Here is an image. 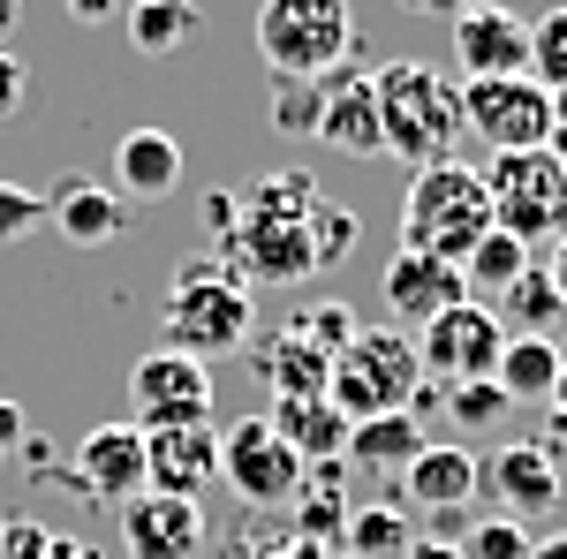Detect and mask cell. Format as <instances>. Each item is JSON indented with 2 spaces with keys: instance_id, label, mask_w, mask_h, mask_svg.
I'll return each mask as SVG.
<instances>
[{
  "instance_id": "1",
  "label": "cell",
  "mask_w": 567,
  "mask_h": 559,
  "mask_svg": "<svg viewBox=\"0 0 567 559\" xmlns=\"http://www.w3.org/2000/svg\"><path fill=\"white\" fill-rule=\"evenodd\" d=\"M310 205H318L310 174H296V167L250 174L235 189V227H227L219 258L243 280H258V288H296L303 272H318V258H310Z\"/></svg>"
},
{
  "instance_id": "2",
  "label": "cell",
  "mask_w": 567,
  "mask_h": 559,
  "mask_svg": "<svg viewBox=\"0 0 567 559\" xmlns=\"http://www.w3.org/2000/svg\"><path fill=\"white\" fill-rule=\"evenodd\" d=\"M371 84H379L386 159H401L409 174L454 159V136H462V84H446V69H432V61H386V69H371Z\"/></svg>"
},
{
  "instance_id": "3",
  "label": "cell",
  "mask_w": 567,
  "mask_h": 559,
  "mask_svg": "<svg viewBox=\"0 0 567 559\" xmlns=\"http://www.w3.org/2000/svg\"><path fill=\"white\" fill-rule=\"evenodd\" d=\"M492 235V197H484V174L462 159H439V167L409 174V197H401V250L439 265H462Z\"/></svg>"
},
{
  "instance_id": "4",
  "label": "cell",
  "mask_w": 567,
  "mask_h": 559,
  "mask_svg": "<svg viewBox=\"0 0 567 559\" xmlns=\"http://www.w3.org/2000/svg\"><path fill=\"white\" fill-rule=\"evenodd\" d=\"M250 325H258V310H250V280L219 258V250L189 258L175 280H167V348L197 355V363H213V355H235V348L250 341Z\"/></svg>"
},
{
  "instance_id": "5",
  "label": "cell",
  "mask_w": 567,
  "mask_h": 559,
  "mask_svg": "<svg viewBox=\"0 0 567 559\" xmlns=\"http://www.w3.org/2000/svg\"><path fill=\"white\" fill-rule=\"evenodd\" d=\"M424 386V363H416V333L401 325H355V341L333 355V379H326V401L349 416V424H371V416H401Z\"/></svg>"
},
{
  "instance_id": "6",
  "label": "cell",
  "mask_w": 567,
  "mask_h": 559,
  "mask_svg": "<svg viewBox=\"0 0 567 559\" xmlns=\"http://www.w3.org/2000/svg\"><path fill=\"white\" fill-rule=\"evenodd\" d=\"M258 53L272 84H318L341 61L363 53L349 0H265L258 8Z\"/></svg>"
},
{
  "instance_id": "7",
  "label": "cell",
  "mask_w": 567,
  "mask_h": 559,
  "mask_svg": "<svg viewBox=\"0 0 567 559\" xmlns=\"http://www.w3.org/2000/svg\"><path fill=\"white\" fill-rule=\"evenodd\" d=\"M484 197H492V227L529 250L567 235V167L553 152H499L484 167Z\"/></svg>"
},
{
  "instance_id": "8",
  "label": "cell",
  "mask_w": 567,
  "mask_h": 559,
  "mask_svg": "<svg viewBox=\"0 0 567 559\" xmlns=\"http://www.w3.org/2000/svg\"><path fill=\"white\" fill-rule=\"evenodd\" d=\"M462 136H484L499 152H545L553 136V91L529 76H477L462 84Z\"/></svg>"
},
{
  "instance_id": "9",
  "label": "cell",
  "mask_w": 567,
  "mask_h": 559,
  "mask_svg": "<svg viewBox=\"0 0 567 559\" xmlns=\"http://www.w3.org/2000/svg\"><path fill=\"white\" fill-rule=\"evenodd\" d=\"M499 348H507V325H499V310H484V302H454V310H439L432 325H416V363H424L432 386L492 379V371H499Z\"/></svg>"
},
{
  "instance_id": "10",
  "label": "cell",
  "mask_w": 567,
  "mask_h": 559,
  "mask_svg": "<svg viewBox=\"0 0 567 559\" xmlns=\"http://www.w3.org/2000/svg\"><path fill=\"white\" fill-rule=\"evenodd\" d=\"M219 476L243 507H288L303 491V462L288 454V438L265 416H243V424L219 431Z\"/></svg>"
},
{
  "instance_id": "11",
  "label": "cell",
  "mask_w": 567,
  "mask_h": 559,
  "mask_svg": "<svg viewBox=\"0 0 567 559\" xmlns=\"http://www.w3.org/2000/svg\"><path fill=\"white\" fill-rule=\"evenodd\" d=\"M136 431H175V424H213V371L182 348H152L130 371Z\"/></svg>"
},
{
  "instance_id": "12",
  "label": "cell",
  "mask_w": 567,
  "mask_h": 559,
  "mask_svg": "<svg viewBox=\"0 0 567 559\" xmlns=\"http://www.w3.org/2000/svg\"><path fill=\"white\" fill-rule=\"evenodd\" d=\"M318 144L341 159H386V122H379V84L363 69V53L326 76V114H318Z\"/></svg>"
},
{
  "instance_id": "13",
  "label": "cell",
  "mask_w": 567,
  "mask_h": 559,
  "mask_svg": "<svg viewBox=\"0 0 567 559\" xmlns=\"http://www.w3.org/2000/svg\"><path fill=\"white\" fill-rule=\"evenodd\" d=\"M484 491L499 499V515L507 521H537L560 507V454L545 446V438H507L492 462H484Z\"/></svg>"
},
{
  "instance_id": "14",
  "label": "cell",
  "mask_w": 567,
  "mask_h": 559,
  "mask_svg": "<svg viewBox=\"0 0 567 559\" xmlns=\"http://www.w3.org/2000/svg\"><path fill=\"white\" fill-rule=\"evenodd\" d=\"M379 302H386V325L416 333V325H432L439 310L470 302V288H462V265H439V258H416V250H393L386 272H379Z\"/></svg>"
},
{
  "instance_id": "15",
  "label": "cell",
  "mask_w": 567,
  "mask_h": 559,
  "mask_svg": "<svg viewBox=\"0 0 567 559\" xmlns=\"http://www.w3.org/2000/svg\"><path fill=\"white\" fill-rule=\"evenodd\" d=\"M76 484H84V499L99 507H130L136 491H152V476H144V431L136 424H91L84 446H76Z\"/></svg>"
},
{
  "instance_id": "16",
  "label": "cell",
  "mask_w": 567,
  "mask_h": 559,
  "mask_svg": "<svg viewBox=\"0 0 567 559\" xmlns=\"http://www.w3.org/2000/svg\"><path fill=\"white\" fill-rule=\"evenodd\" d=\"M446 31H454V61L470 69V84H477V76H529V23L515 8L477 0V8H462Z\"/></svg>"
},
{
  "instance_id": "17",
  "label": "cell",
  "mask_w": 567,
  "mask_h": 559,
  "mask_svg": "<svg viewBox=\"0 0 567 559\" xmlns=\"http://www.w3.org/2000/svg\"><path fill=\"white\" fill-rule=\"evenodd\" d=\"M122 552L130 559H197L205 552V499L136 491L122 507Z\"/></svg>"
},
{
  "instance_id": "18",
  "label": "cell",
  "mask_w": 567,
  "mask_h": 559,
  "mask_svg": "<svg viewBox=\"0 0 567 559\" xmlns=\"http://www.w3.org/2000/svg\"><path fill=\"white\" fill-rule=\"evenodd\" d=\"M39 197H45V227H61V242H76V250H106V242L130 235L122 189H99L91 174H53Z\"/></svg>"
},
{
  "instance_id": "19",
  "label": "cell",
  "mask_w": 567,
  "mask_h": 559,
  "mask_svg": "<svg viewBox=\"0 0 567 559\" xmlns=\"http://www.w3.org/2000/svg\"><path fill=\"white\" fill-rule=\"evenodd\" d=\"M144 476L167 499H197L219 476V431L213 424H175V431H144Z\"/></svg>"
},
{
  "instance_id": "20",
  "label": "cell",
  "mask_w": 567,
  "mask_h": 559,
  "mask_svg": "<svg viewBox=\"0 0 567 559\" xmlns=\"http://www.w3.org/2000/svg\"><path fill=\"white\" fill-rule=\"evenodd\" d=\"M477 454L470 446H424L409 469L393 476V491H401V507H424V515H462L470 499H477Z\"/></svg>"
},
{
  "instance_id": "21",
  "label": "cell",
  "mask_w": 567,
  "mask_h": 559,
  "mask_svg": "<svg viewBox=\"0 0 567 559\" xmlns=\"http://www.w3.org/2000/svg\"><path fill=\"white\" fill-rule=\"evenodd\" d=\"M114 182L130 189L136 205H167L182 189V144L167 130H130L114 144Z\"/></svg>"
},
{
  "instance_id": "22",
  "label": "cell",
  "mask_w": 567,
  "mask_h": 559,
  "mask_svg": "<svg viewBox=\"0 0 567 559\" xmlns=\"http://www.w3.org/2000/svg\"><path fill=\"white\" fill-rule=\"evenodd\" d=\"M265 424L288 438V454L318 469V462H341V446H349V416L326 401V393H310V401H272L265 408Z\"/></svg>"
},
{
  "instance_id": "23",
  "label": "cell",
  "mask_w": 567,
  "mask_h": 559,
  "mask_svg": "<svg viewBox=\"0 0 567 559\" xmlns=\"http://www.w3.org/2000/svg\"><path fill=\"white\" fill-rule=\"evenodd\" d=\"M424 454V424L401 408V416H371V424H349V446H341V462L371 476H401L409 462Z\"/></svg>"
},
{
  "instance_id": "24",
  "label": "cell",
  "mask_w": 567,
  "mask_h": 559,
  "mask_svg": "<svg viewBox=\"0 0 567 559\" xmlns=\"http://www.w3.org/2000/svg\"><path fill=\"white\" fill-rule=\"evenodd\" d=\"M560 348L545 341V333H507V348H499V371H492V386L507 393V401H553V386H560Z\"/></svg>"
},
{
  "instance_id": "25",
  "label": "cell",
  "mask_w": 567,
  "mask_h": 559,
  "mask_svg": "<svg viewBox=\"0 0 567 559\" xmlns=\"http://www.w3.org/2000/svg\"><path fill=\"white\" fill-rule=\"evenodd\" d=\"M258 379L272 386V401H310V393H326V379H333V355H318L310 341L280 333V341L258 348Z\"/></svg>"
},
{
  "instance_id": "26",
  "label": "cell",
  "mask_w": 567,
  "mask_h": 559,
  "mask_svg": "<svg viewBox=\"0 0 567 559\" xmlns=\"http://www.w3.org/2000/svg\"><path fill=\"white\" fill-rule=\"evenodd\" d=\"M529 265H537V250H529V242H515V235H499V227H492V235H484L477 250H470V258H462V288H470V302H484V310H492V302L507 296V288H515V280H523Z\"/></svg>"
},
{
  "instance_id": "27",
  "label": "cell",
  "mask_w": 567,
  "mask_h": 559,
  "mask_svg": "<svg viewBox=\"0 0 567 559\" xmlns=\"http://www.w3.org/2000/svg\"><path fill=\"white\" fill-rule=\"evenodd\" d=\"M122 23H130L136 53H182V45L205 31V8L197 0H130Z\"/></svg>"
},
{
  "instance_id": "28",
  "label": "cell",
  "mask_w": 567,
  "mask_h": 559,
  "mask_svg": "<svg viewBox=\"0 0 567 559\" xmlns=\"http://www.w3.org/2000/svg\"><path fill=\"white\" fill-rule=\"evenodd\" d=\"M409 507L401 499H371V507H349V529H341V552L355 559H386V552H409Z\"/></svg>"
},
{
  "instance_id": "29",
  "label": "cell",
  "mask_w": 567,
  "mask_h": 559,
  "mask_svg": "<svg viewBox=\"0 0 567 559\" xmlns=\"http://www.w3.org/2000/svg\"><path fill=\"white\" fill-rule=\"evenodd\" d=\"M492 310H499V325H507V318H523V333H545V341H553V325L567 318V302H560V288H553V272H537V265H529V272H523V280H515L499 302H492Z\"/></svg>"
},
{
  "instance_id": "30",
  "label": "cell",
  "mask_w": 567,
  "mask_h": 559,
  "mask_svg": "<svg viewBox=\"0 0 567 559\" xmlns=\"http://www.w3.org/2000/svg\"><path fill=\"white\" fill-rule=\"evenodd\" d=\"M355 235H363V219H355L349 205H333V197L310 205V258H318V272H326V265H349Z\"/></svg>"
},
{
  "instance_id": "31",
  "label": "cell",
  "mask_w": 567,
  "mask_h": 559,
  "mask_svg": "<svg viewBox=\"0 0 567 559\" xmlns=\"http://www.w3.org/2000/svg\"><path fill=\"white\" fill-rule=\"evenodd\" d=\"M529 84L567 91V8H553L545 23H529Z\"/></svg>"
},
{
  "instance_id": "32",
  "label": "cell",
  "mask_w": 567,
  "mask_h": 559,
  "mask_svg": "<svg viewBox=\"0 0 567 559\" xmlns=\"http://www.w3.org/2000/svg\"><path fill=\"white\" fill-rule=\"evenodd\" d=\"M355 325H363V318H355L349 302H310L303 318H288V333H296V341H310L318 355H341V348L355 341Z\"/></svg>"
},
{
  "instance_id": "33",
  "label": "cell",
  "mask_w": 567,
  "mask_h": 559,
  "mask_svg": "<svg viewBox=\"0 0 567 559\" xmlns=\"http://www.w3.org/2000/svg\"><path fill=\"white\" fill-rule=\"evenodd\" d=\"M529 545H537V537H529L523 521H507V515H492V521H470V537H462V559H529Z\"/></svg>"
},
{
  "instance_id": "34",
  "label": "cell",
  "mask_w": 567,
  "mask_h": 559,
  "mask_svg": "<svg viewBox=\"0 0 567 559\" xmlns=\"http://www.w3.org/2000/svg\"><path fill=\"white\" fill-rule=\"evenodd\" d=\"M318 114H326V76L318 84H272V130L318 136Z\"/></svg>"
},
{
  "instance_id": "35",
  "label": "cell",
  "mask_w": 567,
  "mask_h": 559,
  "mask_svg": "<svg viewBox=\"0 0 567 559\" xmlns=\"http://www.w3.org/2000/svg\"><path fill=\"white\" fill-rule=\"evenodd\" d=\"M507 408H515V401H507V393L492 386V379H470V386H446V416H454L462 431H492L499 416H507Z\"/></svg>"
},
{
  "instance_id": "36",
  "label": "cell",
  "mask_w": 567,
  "mask_h": 559,
  "mask_svg": "<svg viewBox=\"0 0 567 559\" xmlns=\"http://www.w3.org/2000/svg\"><path fill=\"white\" fill-rule=\"evenodd\" d=\"M39 227H45V197H39V189L0 182V250H8V242H23V235H39Z\"/></svg>"
},
{
  "instance_id": "37",
  "label": "cell",
  "mask_w": 567,
  "mask_h": 559,
  "mask_svg": "<svg viewBox=\"0 0 567 559\" xmlns=\"http://www.w3.org/2000/svg\"><path fill=\"white\" fill-rule=\"evenodd\" d=\"M0 559H45V529L39 521H0Z\"/></svg>"
},
{
  "instance_id": "38",
  "label": "cell",
  "mask_w": 567,
  "mask_h": 559,
  "mask_svg": "<svg viewBox=\"0 0 567 559\" xmlns=\"http://www.w3.org/2000/svg\"><path fill=\"white\" fill-rule=\"evenodd\" d=\"M23 99H31V69H23V61H16V53L0 45V122H8V114H16Z\"/></svg>"
},
{
  "instance_id": "39",
  "label": "cell",
  "mask_w": 567,
  "mask_h": 559,
  "mask_svg": "<svg viewBox=\"0 0 567 559\" xmlns=\"http://www.w3.org/2000/svg\"><path fill=\"white\" fill-rule=\"evenodd\" d=\"M205 227H213V250H219L227 227H235V189H213V197H205Z\"/></svg>"
},
{
  "instance_id": "40",
  "label": "cell",
  "mask_w": 567,
  "mask_h": 559,
  "mask_svg": "<svg viewBox=\"0 0 567 559\" xmlns=\"http://www.w3.org/2000/svg\"><path fill=\"white\" fill-rule=\"evenodd\" d=\"M8 454H23V408L16 401H0V462Z\"/></svg>"
},
{
  "instance_id": "41",
  "label": "cell",
  "mask_w": 567,
  "mask_h": 559,
  "mask_svg": "<svg viewBox=\"0 0 567 559\" xmlns=\"http://www.w3.org/2000/svg\"><path fill=\"white\" fill-rule=\"evenodd\" d=\"M61 8H69L76 23H114V15H122L130 0H61Z\"/></svg>"
},
{
  "instance_id": "42",
  "label": "cell",
  "mask_w": 567,
  "mask_h": 559,
  "mask_svg": "<svg viewBox=\"0 0 567 559\" xmlns=\"http://www.w3.org/2000/svg\"><path fill=\"white\" fill-rule=\"evenodd\" d=\"M545 152L567 167V91H553V136H545Z\"/></svg>"
},
{
  "instance_id": "43",
  "label": "cell",
  "mask_w": 567,
  "mask_h": 559,
  "mask_svg": "<svg viewBox=\"0 0 567 559\" xmlns=\"http://www.w3.org/2000/svg\"><path fill=\"white\" fill-rule=\"evenodd\" d=\"M462 8H477V0H401V15H446V23H454Z\"/></svg>"
},
{
  "instance_id": "44",
  "label": "cell",
  "mask_w": 567,
  "mask_h": 559,
  "mask_svg": "<svg viewBox=\"0 0 567 559\" xmlns=\"http://www.w3.org/2000/svg\"><path fill=\"white\" fill-rule=\"evenodd\" d=\"M401 559H462V545H446V537H409Z\"/></svg>"
},
{
  "instance_id": "45",
  "label": "cell",
  "mask_w": 567,
  "mask_h": 559,
  "mask_svg": "<svg viewBox=\"0 0 567 559\" xmlns=\"http://www.w3.org/2000/svg\"><path fill=\"white\" fill-rule=\"evenodd\" d=\"M545 416H553V446H567V371H560V386H553V401H545Z\"/></svg>"
},
{
  "instance_id": "46",
  "label": "cell",
  "mask_w": 567,
  "mask_h": 559,
  "mask_svg": "<svg viewBox=\"0 0 567 559\" xmlns=\"http://www.w3.org/2000/svg\"><path fill=\"white\" fill-rule=\"evenodd\" d=\"M45 559H99L84 537H45Z\"/></svg>"
},
{
  "instance_id": "47",
  "label": "cell",
  "mask_w": 567,
  "mask_h": 559,
  "mask_svg": "<svg viewBox=\"0 0 567 559\" xmlns=\"http://www.w3.org/2000/svg\"><path fill=\"white\" fill-rule=\"evenodd\" d=\"M529 559H567V529H553V537H537V545H529Z\"/></svg>"
},
{
  "instance_id": "48",
  "label": "cell",
  "mask_w": 567,
  "mask_h": 559,
  "mask_svg": "<svg viewBox=\"0 0 567 559\" xmlns=\"http://www.w3.org/2000/svg\"><path fill=\"white\" fill-rule=\"evenodd\" d=\"M545 272H553V288H560V302H567V235L553 242V265H545Z\"/></svg>"
},
{
  "instance_id": "49",
  "label": "cell",
  "mask_w": 567,
  "mask_h": 559,
  "mask_svg": "<svg viewBox=\"0 0 567 559\" xmlns=\"http://www.w3.org/2000/svg\"><path fill=\"white\" fill-rule=\"evenodd\" d=\"M16 23H23V0H0V45L16 39Z\"/></svg>"
},
{
  "instance_id": "50",
  "label": "cell",
  "mask_w": 567,
  "mask_h": 559,
  "mask_svg": "<svg viewBox=\"0 0 567 559\" xmlns=\"http://www.w3.org/2000/svg\"><path fill=\"white\" fill-rule=\"evenodd\" d=\"M341 559H355V552H341Z\"/></svg>"
}]
</instances>
